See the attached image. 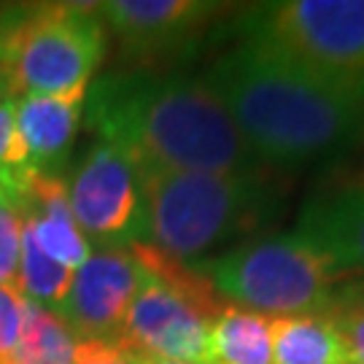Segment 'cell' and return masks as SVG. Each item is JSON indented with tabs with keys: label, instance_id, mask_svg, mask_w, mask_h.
Returning a JSON list of instances; mask_svg holds the SVG:
<instances>
[{
	"label": "cell",
	"instance_id": "obj_1",
	"mask_svg": "<svg viewBox=\"0 0 364 364\" xmlns=\"http://www.w3.org/2000/svg\"><path fill=\"white\" fill-rule=\"evenodd\" d=\"M90 130L132 165L200 173L264 168L205 78L178 70H111L87 90Z\"/></svg>",
	"mask_w": 364,
	"mask_h": 364
},
{
	"label": "cell",
	"instance_id": "obj_2",
	"mask_svg": "<svg viewBox=\"0 0 364 364\" xmlns=\"http://www.w3.org/2000/svg\"><path fill=\"white\" fill-rule=\"evenodd\" d=\"M205 81L264 168H305L338 156L362 124L359 97L259 41H240L216 57Z\"/></svg>",
	"mask_w": 364,
	"mask_h": 364
},
{
	"label": "cell",
	"instance_id": "obj_3",
	"mask_svg": "<svg viewBox=\"0 0 364 364\" xmlns=\"http://www.w3.org/2000/svg\"><path fill=\"white\" fill-rule=\"evenodd\" d=\"M135 176L141 243L186 264L254 235L284 208V192L270 168L200 173L135 165Z\"/></svg>",
	"mask_w": 364,
	"mask_h": 364
},
{
	"label": "cell",
	"instance_id": "obj_4",
	"mask_svg": "<svg viewBox=\"0 0 364 364\" xmlns=\"http://www.w3.org/2000/svg\"><path fill=\"white\" fill-rule=\"evenodd\" d=\"M130 251L141 267V284L114 346L132 356L213 364L210 329L224 311L213 281L197 264L146 243H130Z\"/></svg>",
	"mask_w": 364,
	"mask_h": 364
},
{
	"label": "cell",
	"instance_id": "obj_5",
	"mask_svg": "<svg viewBox=\"0 0 364 364\" xmlns=\"http://www.w3.org/2000/svg\"><path fill=\"white\" fill-rule=\"evenodd\" d=\"M108 46L100 3H11L0 60L16 97L87 90Z\"/></svg>",
	"mask_w": 364,
	"mask_h": 364
},
{
	"label": "cell",
	"instance_id": "obj_6",
	"mask_svg": "<svg viewBox=\"0 0 364 364\" xmlns=\"http://www.w3.org/2000/svg\"><path fill=\"white\" fill-rule=\"evenodd\" d=\"M195 264L213 281L221 299L267 318L326 316L340 299L338 270L297 232L254 237Z\"/></svg>",
	"mask_w": 364,
	"mask_h": 364
},
{
	"label": "cell",
	"instance_id": "obj_7",
	"mask_svg": "<svg viewBox=\"0 0 364 364\" xmlns=\"http://www.w3.org/2000/svg\"><path fill=\"white\" fill-rule=\"evenodd\" d=\"M240 36L364 100V0L262 3L243 14Z\"/></svg>",
	"mask_w": 364,
	"mask_h": 364
},
{
	"label": "cell",
	"instance_id": "obj_8",
	"mask_svg": "<svg viewBox=\"0 0 364 364\" xmlns=\"http://www.w3.org/2000/svg\"><path fill=\"white\" fill-rule=\"evenodd\" d=\"M230 9L210 0H111L100 3V16L124 70H173L195 57L213 22Z\"/></svg>",
	"mask_w": 364,
	"mask_h": 364
},
{
	"label": "cell",
	"instance_id": "obj_9",
	"mask_svg": "<svg viewBox=\"0 0 364 364\" xmlns=\"http://www.w3.org/2000/svg\"><path fill=\"white\" fill-rule=\"evenodd\" d=\"M78 230L97 248L141 243V192L132 159L119 146L95 141L68 183Z\"/></svg>",
	"mask_w": 364,
	"mask_h": 364
},
{
	"label": "cell",
	"instance_id": "obj_10",
	"mask_svg": "<svg viewBox=\"0 0 364 364\" xmlns=\"http://www.w3.org/2000/svg\"><path fill=\"white\" fill-rule=\"evenodd\" d=\"M141 284V267L130 246L95 248L73 273L60 316L78 340L117 343Z\"/></svg>",
	"mask_w": 364,
	"mask_h": 364
},
{
	"label": "cell",
	"instance_id": "obj_11",
	"mask_svg": "<svg viewBox=\"0 0 364 364\" xmlns=\"http://www.w3.org/2000/svg\"><path fill=\"white\" fill-rule=\"evenodd\" d=\"M297 235L324 254L340 278L364 275V178L313 195L299 213Z\"/></svg>",
	"mask_w": 364,
	"mask_h": 364
},
{
	"label": "cell",
	"instance_id": "obj_12",
	"mask_svg": "<svg viewBox=\"0 0 364 364\" xmlns=\"http://www.w3.org/2000/svg\"><path fill=\"white\" fill-rule=\"evenodd\" d=\"M87 90H73L65 95L16 97L14 103L16 130L22 135V144H25L30 165L36 173L63 176L60 170L73 149L78 124L84 119Z\"/></svg>",
	"mask_w": 364,
	"mask_h": 364
},
{
	"label": "cell",
	"instance_id": "obj_13",
	"mask_svg": "<svg viewBox=\"0 0 364 364\" xmlns=\"http://www.w3.org/2000/svg\"><path fill=\"white\" fill-rule=\"evenodd\" d=\"M273 364H348L346 346L329 316L270 318Z\"/></svg>",
	"mask_w": 364,
	"mask_h": 364
},
{
	"label": "cell",
	"instance_id": "obj_14",
	"mask_svg": "<svg viewBox=\"0 0 364 364\" xmlns=\"http://www.w3.org/2000/svg\"><path fill=\"white\" fill-rule=\"evenodd\" d=\"M213 364H273L270 318L240 305H224L210 329Z\"/></svg>",
	"mask_w": 364,
	"mask_h": 364
},
{
	"label": "cell",
	"instance_id": "obj_15",
	"mask_svg": "<svg viewBox=\"0 0 364 364\" xmlns=\"http://www.w3.org/2000/svg\"><path fill=\"white\" fill-rule=\"evenodd\" d=\"M78 338L52 308L25 299V324L9 364H73Z\"/></svg>",
	"mask_w": 364,
	"mask_h": 364
},
{
	"label": "cell",
	"instance_id": "obj_16",
	"mask_svg": "<svg viewBox=\"0 0 364 364\" xmlns=\"http://www.w3.org/2000/svg\"><path fill=\"white\" fill-rule=\"evenodd\" d=\"M73 284V270L46 257L33 235L22 232V259H19V278H16V289L27 302H36L43 308L60 311V305L65 302L68 291Z\"/></svg>",
	"mask_w": 364,
	"mask_h": 364
},
{
	"label": "cell",
	"instance_id": "obj_17",
	"mask_svg": "<svg viewBox=\"0 0 364 364\" xmlns=\"http://www.w3.org/2000/svg\"><path fill=\"white\" fill-rule=\"evenodd\" d=\"M14 103L16 97H0V183L14 203L22 208V197L36 170L30 165L22 135L16 130Z\"/></svg>",
	"mask_w": 364,
	"mask_h": 364
},
{
	"label": "cell",
	"instance_id": "obj_18",
	"mask_svg": "<svg viewBox=\"0 0 364 364\" xmlns=\"http://www.w3.org/2000/svg\"><path fill=\"white\" fill-rule=\"evenodd\" d=\"M25 216L16 203L0 200V287L16 289L19 259H22Z\"/></svg>",
	"mask_w": 364,
	"mask_h": 364
},
{
	"label": "cell",
	"instance_id": "obj_19",
	"mask_svg": "<svg viewBox=\"0 0 364 364\" xmlns=\"http://www.w3.org/2000/svg\"><path fill=\"white\" fill-rule=\"evenodd\" d=\"M25 324V297L19 289L0 287V362L9 364Z\"/></svg>",
	"mask_w": 364,
	"mask_h": 364
},
{
	"label": "cell",
	"instance_id": "obj_20",
	"mask_svg": "<svg viewBox=\"0 0 364 364\" xmlns=\"http://www.w3.org/2000/svg\"><path fill=\"white\" fill-rule=\"evenodd\" d=\"M338 326L348 364H364V302L356 305H338L326 313Z\"/></svg>",
	"mask_w": 364,
	"mask_h": 364
},
{
	"label": "cell",
	"instance_id": "obj_21",
	"mask_svg": "<svg viewBox=\"0 0 364 364\" xmlns=\"http://www.w3.org/2000/svg\"><path fill=\"white\" fill-rule=\"evenodd\" d=\"M73 364H135L130 353L103 340H78Z\"/></svg>",
	"mask_w": 364,
	"mask_h": 364
},
{
	"label": "cell",
	"instance_id": "obj_22",
	"mask_svg": "<svg viewBox=\"0 0 364 364\" xmlns=\"http://www.w3.org/2000/svg\"><path fill=\"white\" fill-rule=\"evenodd\" d=\"M0 97H16L14 84H11V76H9V68H6V63H3V60H0Z\"/></svg>",
	"mask_w": 364,
	"mask_h": 364
},
{
	"label": "cell",
	"instance_id": "obj_23",
	"mask_svg": "<svg viewBox=\"0 0 364 364\" xmlns=\"http://www.w3.org/2000/svg\"><path fill=\"white\" fill-rule=\"evenodd\" d=\"M130 359L135 364H181V362H168V359H151V356H132V353Z\"/></svg>",
	"mask_w": 364,
	"mask_h": 364
},
{
	"label": "cell",
	"instance_id": "obj_24",
	"mask_svg": "<svg viewBox=\"0 0 364 364\" xmlns=\"http://www.w3.org/2000/svg\"><path fill=\"white\" fill-rule=\"evenodd\" d=\"M9 11H11V3H0V25H3V19L9 16Z\"/></svg>",
	"mask_w": 364,
	"mask_h": 364
},
{
	"label": "cell",
	"instance_id": "obj_25",
	"mask_svg": "<svg viewBox=\"0 0 364 364\" xmlns=\"http://www.w3.org/2000/svg\"><path fill=\"white\" fill-rule=\"evenodd\" d=\"M0 200H9V203H14L11 197H9V192H6V189H3V183H0Z\"/></svg>",
	"mask_w": 364,
	"mask_h": 364
},
{
	"label": "cell",
	"instance_id": "obj_26",
	"mask_svg": "<svg viewBox=\"0 0 364 364\" xmlns=\"http://www.w3.org/2000/svg\"><path fill=\"white\" fill-rule=\"evenodd\" d=\"M356 297H359V299H362V302H364V294H356Z\"/></svg>",
	"mask_w": 364,
	"mask_h": 364
},
{
	"label": "cell",
	"instance_id": "obj_27",
	"mask_svg": "<svg viewBox=\"0 0 364 364\" xmlns=\"http://www.w3.org/2000/svg\"><path fill=\"white\" fill-rule=\"evenodd\" d=\"M0 364H3V362H0Z\"/></svg>",
	"mask_w": 364,
	"mask_h": 364
}]
</instances>
